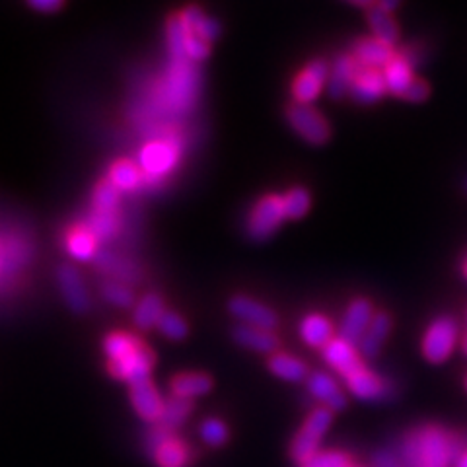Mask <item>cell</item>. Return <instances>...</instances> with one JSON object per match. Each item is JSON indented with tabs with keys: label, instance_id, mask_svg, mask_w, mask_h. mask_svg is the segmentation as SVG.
<instances>
[{
	"label": "cell",
	"instance_id": "cell-1",
	"mask_svg": "<svg viewBox=\"0 0 467 467\" xmlns=\"http://www.w3.org/2000/svg\"><path fill=\"white\" fill-rule=\"evenodd\" d=\"M465 450L462 436L442 426L426 425L405 438L403 460L407 467H452Z\"/></svg>",
	"mask_w": 467,
	"mask_h": 467
},
{
	"label": "cell",
	"instance_id": "cell-2",
	"mask_svg": "<svg viewBox=\"0 0 467 467\" xmlns=\"http://www.w3.org/2000/svg\"><path fill=\"white\" fill-rule=\"evenodd\" d=\"M331 417L333 413L325 407H316L306 418V423L302 425L296 436L292 438L290 442V457L298 465L306 463L311 456L318 452L321 438L327 433V428L331 425Z\"/></svg>",
	"mask_w": 467,
	"mask_h": 467
},
{
	"label": "cell",
	"instance_id": "cell-3",
	"mask_svg": "<svg viewBox=\"0 0 467 467\" xmlns=\"http://www.w3.org/2000/svg\"><path fill=\"white\" fill-rule=\"evenodd\" d=\"M457 337V324L456 319L442 316L434 319L428 325L425 339H423V353L428 363L440 364L452 355L454 345Z\"/></svg>",
	"mask_w": 467,
	"mask_h": 467
},
{
	"label": "cell",
	"instance_id": "cell-4",
	"mask_svg": "<svg viewBox=\"0 0 467 467\" xmlns=\"http://www.w3.org/2000/svg\"><path fill=\"white\" fill-rule=\"evenodd\" d=\"M287 119L300 136L311 144H324L329 139V123L319 111L308 105H292L287 111Z\"/></svg>",
	"mask_w": 467,
	"mask_h": 467
},
{
	"label": "cell",
	"instance_id": "cell-5",
	"mask_svg": "<svg viewBox=\"0 0 467 467\" xmlns=\"http://www.w3.org/2000/svg\"><path fill=\"white\" fill-rule=\"evenodd\" d=\"M285 218L282 212V199L277 195L263 197L256 209L251 211V217L248 222V232L253 240H267L272 232L279 228L280 220Z\"/></svg>",
	"mask_w": 467,
	"mask_h": 467
},
{
	"label": "cell",
	"instance_id": "cell-6",
	"mask_svg": "<svg viewBox=\"0 0 467 467\" xmlns=\"http://www.w3.org/2000/svg\"><path fill=\"white\" fill-rule=\"evenodd\" d=\"M152 366H154V355H152V350L146 347L134 350L133 355H129L123 360H110L111 376L119 378V379H126L129 384L149 379Z\"/></svg>",
	"mask_w": 467,
	"mask_h": 467
},
{
	"label": "cell",
	"instance_id": "cell-7",
	"mask_svg": "<svg viewBox=\"0 0 467 467\" xmlns=\"http://www.w3.org/2000/svg\"><path fill=\"white\" fill-rule=\"evenodd\" d=\"M327 78H329V71L324 61L310 63L304 71L298 74L295 84H292V96H295L298 105H306L310 102H314L319 96L321 88L325 86Z\"/></svg>",
	"mask_w": 467,
	"mask_h": 467
},
{
	"label": "cell",
	"instance_id": "cell-8",
	"mask_svg": "<svg viewBox=\"0 0 467 467\" xmlns=\"http://www.w3.org/2000/svg\"><path fill=\"white\" fill-rule=\"evenodd\" d=\"M57 280L68 308L76 311V314H84V311L90 310V296H88V290L84 287L80 272H78L73 265L58 267Z\"/></svg>",
	"mask_w": 467,
	"mask_h": 467
},
{
	"label": "cell",
	"instance_id": "cell-9",
	"mask_svg": "<svg viewBox=\"0 0 467 467\" xmlns=\"http://www.w3.org/2000/svg\"><path fill=\"white\" fill-rule=\"evenodd\" d=\"M230 311L234 318L241 319L246 325L259 327L271 331L277 325V314L271 308L259 304V302L246 298V296H236L230 302Z\"/></svg>",
	"mask_w": 467,
	"mask_h": 467
},
{
	"label": "cell",
	"instance_id": "cell-10",
	"mask_svg": "<svg viewBox=\"0 0 467 467\" xmlns=\"http://www.w3.org/2000/svg\"><path fill=\"white\" fill-rule=\"evenodd\" d=\"M131 402L134 411L149 423H160L164 413V399L160 397L158 389L149 379L131 384Z\"/></svg>",
	"mask_w": 467,
	"mask_h": 467
},
{
	"label": "cell",
	"instance_id": "cell-11",
	"mask_svg": "<svg viewBox=\"0 0 467 467\" xmlns=\"http://www.w3.org/2000/svg\"><path fill=\"white\" fill-rule=\"evenodd\" d=\"M372 318H374L372 304L364 298L355 300L347 310L343 324H341V339L347 341L348 345L360 343V339H363Z\"/></svg>",
	"mask_w": 467,
	"mask_h": 467
},
{
	"label": "cell",
	"instance_id": "cell-12",
	"mask_svg": "<svg viewBox=\"0 0 467 467\" xmlns=\"http://www.w3.org/2000/svg\"><path fill=\"white\" fill-rule=\"evenodd\" d=\"M386 92L384 74L376 68H364L358 65V73L355 76V82L350 86V96L358 103H374Z\"/></svg>",
	"mask_w": 467,
	"mask_h": 467
},
{
	"label": "cell",
	"instance_id": "cell-13",
	"mask_svg": "<svg viewBox=\"0 0 467 467\" xmlns=\"http://www.w3.org/2000/svg\"><path fill=\"white\" fill-rule=\"evenodd\" d=\"M324 358L331 368L337 370V372L345 378L363 366L355 347L348 345L343 339H331L324 347Z\"/></svg>",
	"mask_w": 467,
	"mask_h": 467
},
{
	"label": "cell",
	"instance_id": "cell-14",
	"mask_svg": "<svg viewBox=\"0 0 467 467\" xmlns=\"http://www.w3.org/2000/svg\"><path fill=\"white\" fill-rule=\"evenodd\" d=\"M170 78L172 80L168 82V90H165L168 102L178 107H185L195 96V88H197V80H195V74L188 66V61L173 63Z\"/></svg>",
	"mask_w": 467,
	"mask_h": 467
},
{
	"label": "cell",
	"instance_id": "cell-15",
	"mask_svg": "<svg viewBox=\"0 0 467 467\" xmlns=\"http://www.w3.org/2000/svg\"><path fill=\"white\" fill-rule=\"evenodd\" d=\"M175 160H178V150L168 141L150 142L141 154V165L150 175H162L170 172L175 165Z\"/></svg>",
	"mask_w": 467,
	"mask_h": 467
},
{
	"label": "cell",
	"instance_id": "cell-16",
	"mask_svg": "<svg viewBox=\"0 0 467 467\" xmlns=\"http://www.w3.org/2000/svg\"><path fill=\"white\" fill-rule=\"evenodd\" d=\"M308 389H310V394L316 399H319V402L324 403V407L329 409L331 413L341 411V409H343L347 403V399L343 392L339 389L335 379L324 372H314L311 376H308Z\"/></svg>",
	"mask_w": 467,
	"mask_h": 467
},
{
	"label": "cell",
	"instance_id": "cell-17",
	"mask_svg": "<svg viewBox=\"0 0 467 467\" xmlns=\"http://www.w3.org/2000/svg\"><path fill=\"white\" fill-rule=\"evenodd\" d=\"M347 387L350 394L356 395L358 399H387L389 397V387L384 384L382 378L376 374L368 372L364 366H360L356 372L345 378Z\"/></svg>",
	"mask_w": 467,
	"mask_h": 467
},
{
	"label": "cell",
	"instance_id": "cell-18",
	"mask_svg": "<svg viewBox=\"0 0 467 467\" xmlns=\"http://www.w3.org/2000/svg\"><path fill=\"white\" fill-rule=\"evenodd\" d=\"M152 457L158 467H189L191 450L178 436L172 434L152 450Z\"/></svg>",
	"mask_w": 467,
	"mask_h": 467
},
{
	"label": "cell",
	"instance_id": "cell-19",
	"mask_svg": "<svg viewBox=\"0 0 467 467\" xmlns=\"http://www.w3.org/2000/svg\"><path fill=\"white\" fill-rule=\"evenodd\" d=\"M394 57V49L374 37L360 39L355 45V61H358V65L364 68H376V71L379 66L386 68Z\"/></svg>",
	"mask_w": 467,
	"mask_h": 467
},
{
	"label": "cell",
	"instance_id": "cell-20",
	"mask_svg": "<svg viewBox=\"0 0 467 467\" xmlns=\"http://www.w3.org/2000/svg\"><path fill=\"white\" fill-rule=\"evenodd\" d=\"M356 73H358V63L353 57H339L327 80L329 96L333 97V100L343 97L350 90V86H353Z\"/></svg>",
	"mask_w": 467,
	"mask_h": 467
},
{
	"label": "cell",
	"instance_id": "cell-21",
	"mask_svg": "<svg viewBox=\"0 0 467 467\" xmlns=\"http://www.w3.org/2000/svg\"><path fill=\"white\" fill-rule=\"evenodd\" d=\"M389 329H392V318L384 314V311H379V314H376L372 321H370L363 339H360V353H363V356H378L386 337L389 335Z\"/></svg>",
	"mask_w": 467,
	"mask_h": 467
},
{
	"label": "cell",
	"instance_id": "cell-22",
	"mask_svg": "<svg viewBox=\"0 0 467 467\" xmlns=\"http://www.w3.org/2000/svg\"><path fill=\"white\" fill-rule=\"evenodd\" d=\"M234 339L241 347L257 350V353H272L279 347V339L272 331H265L251 325H241L234 331Z\"/></svg>",
	"mask_w": 467,
	"mask_h": 467
},
{
	"label": "cell",
	"instance_id": "cell-23",
	"mask_svg": "<svg viewBox=\"0 0 467 467\" xmlns=\"http://www.w3.org/2000/svg\"><path fill=\"white\" fill-rule=\"evenodd\" d=\"M368 24L372 27L374 39L382 42L389 47H394L399 42V27L392 14L379 8L378 4H372L368 8Z\"/></svg>",
	"mask_w": 467,
	"mask_h": 467
},
{
	"label": "cell",
	"instance_id": "cell-24",
	"mask_svg": "<svg viewBox=\"0 0 467 467\" xmlns=\"http://www.w3.org/2000/svg\"><path fill=\"white\" fill-rule=\"evenodd\" d=\"M211 387H212L211 376L201 372L180 374L172 379V394L173 397H181V399H193L197 395L209 394Z\"/></svg>",
	"mask_w": 467,
	"mask_h": 467
},
{
	"label": "cell",
	"instance_id": "cell-25",
	"mask_svg": "<svg viewBox=\"0 0 467 467\" xmlns=\"http://www.w3.org/2000/svg\"><path fill=\"white\" fill-rule=\"evenodd\" d=\"M384 82L386 88H389V92H394L395 96L405 94L409 84L413 82V73L411 65H409L403 57H394L384 68Z\"/></svg>",
	"mask_w": 467,
	"mask_h": 467
},
{
	"label": "cell",
	"instance_id": "cell-26",
	"mask_svg": "<svg viewBox=\"0 0 467 467\" xmlns=\"http://www.w3.org/2000/svg\"><path fill=\"white\" fill-rule=\"evenodd\" d=\"M300 333L310 347H325L331 337H333V327H331V321L327 318L311 314L302 321Z\"/></svg>",
	"mask_w": 467,
	"mask_h": 467
},
{
	"label": "cell",
	"instance_id": "cell-27",
	"mask_svg": "<svg viewBox=\"0 0 467 467\" xmlns=\"http://www.w3.org/2000/svg\"><path fill=\"white\" fill-rule=\"evenodd\" d=\"M164 314V300L160 295H146L139 306L134 310V324L141 329H150L154 325H158V319Z\"/></svg>",
	"mask_w": 467,
	"mask_h": 467
},
{
	"label": "cell",
	"instance_id": "cell-28",
	"mask_svg": "<svg viewBox=\"0 0 467 467\" xmlns=\"http://www.w3.org/2000/svg\"><path fill=\"white\" fill-rule=\"evenodd\" d=\"M269 368L272 374L282 379H288V382H300V379H304L308 376V366L302 363L300 358H295L290 355L271 356Z\"/></svg>",
	"mask_w": 467,
	"mask_h": 467
},
{
	"label": "cell",
	"instance_id": "cell-29",
	"mask_svg": "<svg viewBox=\"0 0 467 467\" xmlns=\"http://www.w3.org/2000/svg\"><path fill=\"white\" fill-rule=\"evenodd\" d=\"M188 37L189 29L185 27L180 16H173L168 19V47L173 63L188 61Z\"/></svg>",
	"mask_w": 467,
	"mask_h": 467
},
{
	"label": "cell",
	"instance_id": "cell-30",
	"mask_svg": "<svg viewBox=\"0 0 467 467\" xmlns=\"http://www.w3.org/2000/svg\"><path fill=\"white\" fill-rule=\"evenodd\" d=\"M191 411H193L191 399L172 397L170 402H164V413L158 425L168 428V431H175V428L183 425V421L189 417Z\"/></svg>",
	"mask_w": 467,
	"mask_h": 467
},
{
	"label": "cell",
	"instance_id": "cell-31",
	"mask_svg": "<svg viewBox=\"0 0 467 467\" xmlns=\"http://www.w3.org/2000/svg\"><path fill=\"white\" fill-rule=\"evenodd\" d=\"M66 248L73 257L88 261L96 253V238L84 226L74 228L66 238Z\"/></svg>",
	"mask_w": 467,
	"mask_h": 467
},
{
	"label": "cell",
	"instance_id": "cell-32",
	"mask_svg": "<svg viewBox=\"0 0 467 467\" xmlns=\"http://www.w3.org/2000/svg\"><path fill=\"white\" fill-rule=\"evenodd\" d=\"M110 181L119 191H131L141 183V170L133 162H117L110 172Z\"/></svg>",
	"mask_w": 467,
	"mask_h": 467
},
{
	"label": "cell",
	"instance_id": "cell-33",
	"mask_svg": "<svg viewBox=\"0 0 467 467\" xmlns=\"http://www.w3.org/2000/svg\"><path fill=\"white\" fill-rule=\"evenodd\" d=\"M142 345L136 341L133 335L126 333H113L110 337H105L103 348L110 360H123L129 355H133L134 350H139Z\"/></svg>",
	"mask_w": 467,
	"mask_h": 467
},
{
	"label": "cell",
	"instance_id": "cell-34",
	"mask_svg": "<svg viewBox=\"0 0 467 467\" xmlns=\"http://www.w3.org/2000/svg\"><path fill=\"white\" fill-rule=\"evenodd\" d=\"M308 209H310V193L306 189L295 188L282 197V212H285L287 218L304 217Z\"/></svg>",
	"mask_w": 467,
	"mask_h": 467
},
{
	"label": "cell",
	"instance_id": "cell-35",
	"mask_svg": "<svg viewBox=\"0 0 467 467\" xmlns=\"http://www.w3.org/2000/svg\"><path fill=\"white\" fill-rule=\"evenodd\" d=\"M117 207H119V189L110 180H105L94 191V211L117 212Z\"/></svg>",
	"mask_w": 467,
	"mask_h": 467
},
{
	"label": "cell",
	"instance_id": "cell-36",
	"mask_svg": "<svg viewBox=\"0 0 467 467\" xmlns=\"http://www.w3.org/2000/svg\"><path fill=\"white\" fill-rule=\"evenodd\" d=\"M84 228L90 232L96 240L97 238H110L117 228V212H97V211H94L92 217L88 218Z\"/></svg>",
	"mask_w": 467,
	"mask_h": 467
},
{
	"label": "cell",
	"instance_id": "cell-37",
	"mask_svg": "<svg viewBox=\"0 0 467 467\" xmlns=\"http://www.w3.org/2000/svg\"><path fill=\"white\" fill-rule=\"evenodd\" d=\"M353 465V457L347 452L341 450H325V452H316L310 457L306 463L300 467H350Z\"/></svg>",
	"mask_w": 467,
	"mask_h": 467
},
{
	"label": "cell",
	"instance_id": "cell-38",
	"mask_svg": "<svg viewBox=\"0 0 467 467\" xmlns=\"http://www.w3.org/2000/svg\"><path fill=\"white\" fill-rule=\"evenodd\" d=\"M201 438L212 448L224 446L228 440V426L224 425L220 418H207L201 425Z\"/></svg>",
	"mask_w": 467,
	"mask_h": 467
},
{
	"label": "cell",
	"instance_id": "cell-39",
	"mask_svg": "<svg viewBox=\"0 0 467 467\" xmlns=\"http://www.w3.org/2000/svg\"><path fill=\"white\" fill-rule=\"evenodd\" d=\"M158 329L165 337L175 339V341L188 335V325H185V321L175 314V311H168V310H164V314L160 316Z\"/></svg>",
	"mask_w": 467,
	"mask_h": 467
},
{
	"label": "cell",
	"instance_id": "cell-40",
	"mask_svg": "<svg viewBox=\"0 0 467 467\" xmlns=\"http://www.w3.org/2000/svg\"><path fill=\"white\" fill-rule=\"evenodd\" d=\"M102 292H103V298L110 300L115 306L129 308L133 304L131 290H126L123 285H117V282H105Z\"/></svg>",
	"mask_w": 467,
	"mask_h": 467
},
{
	"label": "cell",
	"instance_id": "cell-41",
	"mask_svg": "<svg viewBox=\"0 0 467 467\" xmlns=\"http://www.w3.org/2000/svg\"><path fill=\"white\" fill-rule=\"evenodd\" d=\"M209 53H211L209 43L204 42V39L189 34V37H188V57L193 58V61H203V58L209 57Z\"/></svg>",
	"mask_w": 467,
	"mask_h": 467
},
{
	"label": "cell",
	"instance_id": "cell-42",
	"mask_svg": "<svg viewBox=\"0 0 467 467\" xmlns=\"http://www.w3.org/2000/svg\"><path fill=\"white\" fill-rule=\"evenodd\" d=\"M191 34H193V35H197V37H201V39H204V42H207V43H211L212 39H217V37H218V34H220V26H218L217 22H214L212 18L204 16V18L201 19V24H199L197 27H195Z\"/></svg>",
	"mask_w": 467,
	"mask_h": 467
},
{
	"label": "cell",
	"instance_id": "cell-43",
	"mask_svg": "<svg viewBox=\"0 0 467 467\" xmlns=\"http://www.w3.org/2000/svg\"><path fill=\"white\" fill-rule=\"evenodd\" d=\"M428 94H431V88H428V84L421 80V78H413V82L409 84L403 97L409 102H425Z\"/></svg>",
	"mask_w": 467,
	"mask_h": 467
},
{
	"label": "cell",
	"instance_id": "cell-44",
	"mask_svg": "<svg viewBox=\"0 0 467 467\" xmlns=\"http://www.w3.org/2000/svg\"><path fill=\"white\" fill-rule=\"evenodd\" d=\"M29 6L39 10V12H57L63 4L58 0H34V3H29Z\"/></svg>",
	"mask_w": 467,
	"mask_h": 467
},
{
	"label": "cell",
	"instance_id": "cell-45",
	"mask_svg": "<svg viewBox=\"0 0 467 467\" xmlns=\"http://www.w3.org/2000/svg\"><path fill=\"white\" fill-rule=\"evenodd\" d=\"M454 467H467V450H465L460 457H457L456 463H454Z\"/></svg>",
	"mask_w": 467,
	"mask_h": 467
},
{
	"label": "cell",
	"instance_id": "cell-46",
	"mask_svg": "<svg viewBox=\"0 0 467 467\" xmlns=\"http://www.w3.org/2000/svg\"><path fill=\"white\" fill-rule=\"evenodd\" d=\"M378 6L382 8V10H386V12L392 14V10L397 8V3H378Z\"/></svg>",
	"mask_w": 467,
	"mask_h": 467
},
{
	"label": "cell",
	"instance_id": "cell-47",
	"mask_svg": "<svg viewBox=\"0 0 467 467\" xmlns=\"http://www.w3.org/2000/svg\"><path fill=\"white\" fill-rule=\"evenodd\" d=\"M463 353H465V355H467V337H465V339H463Z\"/></svg>",
	"mask_w": 467,
	"mask_h": 467
},
{
	"label": "cell",
	"instance_id": "cell-48",
	"mask_svg": "<svg viewBox=\"0 0 467 467\" xmlns=\"http://www.w3.org/2000/svg\"><path fill=\"white\" fill-rule=\"evenodd\" d=\"M463 275L467 277V261H465V265H463Z\"/></svg>",
	"mask_w": 467,
	"mask_h": 467
},
{
	"label": "cell",
	"instance_id": "cell-49",
	"mask_svg": "<svg viewBox=\"0 0 467 467\" xmlns=\"http://www.w3.org/2000/svg\"><path fill=\"white\" fill-rule=\"evenodd\" d=\"M463 188H465V191H467V180H465V183H463Z\"/></svg>",
	"mask_w": 467,
	"mask_h": 467
},
{
	"label": "cell",
	"instance_id": "cell-50",
	"mask_svg": "<svg viewBox=\"0 0 467 467\" xmlns=\"http://www.w3.org/2000/svg\"><path fill=\"white\" fill-rule=\"evenodd\" d=\"M350 467H360V465H355V463H353V465H350Z\"/></svg>",
	"mask_w": 467,
	"mask_h": 467
},
{
	"label": "cell",
	"instance_id": "cell-51",
	"mask_svg": "<svg viewBox=\"0 0 467 467\" xmlns=\"http://www.w3.org/2000/svg\"><path fill=\"white\" fill-rule=\"evenodd\" d=\"M465 389H467V379H465Z\"/></svg>",
	"mask_w": 467,
	"mask_h": 467
}]
</instances>
